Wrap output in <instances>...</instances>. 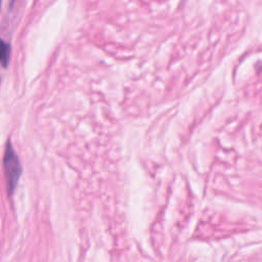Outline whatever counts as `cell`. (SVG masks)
Returning a JSON list of instances; mask_svg holds the SVG:
<instances>
[{"instance_id": "obj_1", "label": "cell", "mask_w": 262, "mask_h": 262, "mask_svg": "<svg viewBox=\"0 0 262 262\" xmlns=\"http://www.w3.org/2000/svg\"><path fill=\"white\" fill-rule=\"evenodd\" d=\"M4 168L8 181V190L12 196L16 190L19 178L22 174V167L19 158L11 143H8L5 157H4Z\"/></svg>"}, {"instance_id": "obj_2", "label": "cell", "mask_w": 262, "mask_h": 262, "mask_svg": "<svg viewBox=\"0 0 262 262\" xmlns=\"http://www.w3.org/2000/svg\"><path fill=\"white\" fill-rule=\"evenodd\" d=\"M10 54H11L10 45L6 43L4 40L0 39V65L7 67L10 60Z\"/></svg>"}, {"instance_id": "obj_3", "label": "cell", "mask_w": 262, "mask_h": 262, "mask_svg": "<svg viewBox=\"0 0 262 262\" xmlns=\"http://www.w3.org/2000/svg\"><path fill=\"white\" fill-rule=\"evenodd\" d=\"M0 8H2V0H0Z\"/></svg>"}]
</instances>
